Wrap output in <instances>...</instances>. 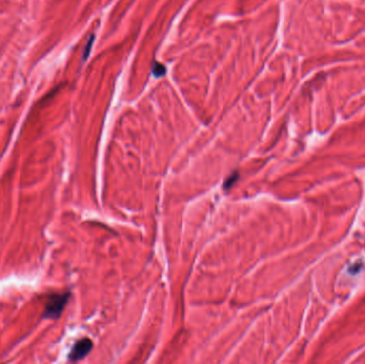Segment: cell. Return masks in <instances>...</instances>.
I'll return each mask as SVG.
<instances>
[{
	"label": "cell",
	"mask_w": 365,
	"mask_h": 364,
	"mask_svg": "<svg viewBox=\"0 0 365 364\" xmlns=\"http://www.w3.org/2000/svg\"><path fill=\"white\" fill-rule=\"evenodd\" d=\"M68 298H70V294L68 293L51 295L46 303V306H45L43 317L51 318V320L58 318L61 315L62 311L64 310Z\"/></svg>",
	"instance_id": "6da1fadb"
},
{
	"label": "cell",
	"mask_w": 365,
	"mask_h": 364,
	"mask_svg": "<svg viewBox=\"0 0 365 364\" xmlns=\"http://www.w3.org/2000/svg\"><path fill=\"white\" fill-rule=\"evenodd\" d=\"M92 347H93V343L90 339L79 340L78 342H76V344L74 345L68 358H70L71 361L81 360L89 354L91 349H92Z\"/></svg>",
	"instance_id": "7a4b0ae2"
},
{
	"label": "cell",
	"mask_w": 365,
	"mask_h": 364,
	"mask_svg": "<svg viewBox=\"0 0 365 364\" xmlns=\"http://www.w3.org/2000/svg\"><path fill=\"white\" fill-rule=\"evenodd\" d=\"M153 74L155 77H162L166 74V67L155 62V63L153 64Z\"/></svg>",
	"instance_id": "3957f363"
},
{
	"label": "cell",
	"mask_w": 365,
	"mask_h": 364,
	"mask_svg": "<svg viewBox=\"0 0 365 364\" xmlns=\"http://www.w3.org/2000/svg\"><path fill=\"white\" fill-rule=\"evenodd\" d=\"M237 179H238V173H237V172H235V174L233 173V174L231 175V178H230L229 180H227V181L225 182V183H224V188H225V189H229L230 187H232V186L234 185V183H235Z\"/></svg>",
	"instance_id": "277c9868"
},
{
	"label": "cell",
	"mask_w": 365,
	"mask_h": 364,
	"mask_svg": "<svg viewBox=\"0 0 365 364\" xmlns=\"http://www.w3.org/2000/svg\"><path fill=\"white\" fill-rule=\"evenodd\" d=\"M93 40H94V37H91L90 41L87 43V47H85V49H84V54H83V60L87 59V58H88V56L90 55V50H91V47H92Z\"/></svg>",
	"instance_id": "5b68a950"
}]
</instances>
